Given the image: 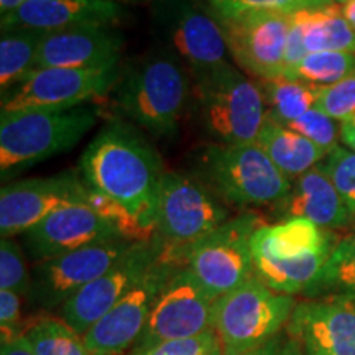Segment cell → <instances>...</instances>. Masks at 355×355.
Here are the masks:
<instances>
[{
  "mask_svg": "<svg viewBox=\"0 0 355 355\" xmlns=\"http://www.w3.org/2000/svg\"><path fill=\"white\" fill-rule=\"evenodd\" d=\"M87 188L121 202L157 235L165 168L141 128L123 119L104 123L79 159Z\"/></svg>",
  "mask_w": 355,
  "mask_h": 355,
  "instance_id": "obj_1",
  "label": "cell"
},
{
  "mask_svg": "<svg viewBox=\"0 0 355 355\" xmlns=\"http://www.w3.org/2000/svg\"><path fill=\"white\" fill-rule=\"evenodd\" d=\"M193 79L171 50L159 46L121 69L112 89L119 117L159 139H173L189 112Z\"/></svg>",
  "mask_w": 355,
  "mask_h": 355,
  "instance_id": "obj_2",
  "label": "cell"
},
{
  "mask_svg": "<svg viewBox=\"0 0 355 355\" xmlns=\"http://www.w3.org/2000/svg\"><path fill=\"white\" fill-rule=\"evenodd\" d=\"M188 115L209 144H254L266 121L259 84L225 63L193 76Z\"/></svg>",
  "mask_w": 355,
  "mask_h": 355,
  "instance_id": "obj_3",
  "label": "cell"
},
{
  "mask_svg": "<svg viewBox=\"0 0 355 355\" xmlns=\"http://www.w3.org/2000/svg\"><path fill=\"white\" fill-rule=\"evenodd\" d=\"M188 173L225 206L237 209L277 206L293 186L255 141L204 144L191 152Z\"/></svg>",
  "mask_w": 355,
  "mask_h": 355,
  "instance_id": "obj_4",
  "label": "cell"
},
{
  "mask_svg": "<svg viewBox=\"0 0 355 355\" xmlns=\"http://www.w3.org/2000/svg\"><path fill=\"white\" fill-rule=\"evenodd\" d=\"M0 114V176L3 181L69 152L99 121V109L94 104L68 110Z\"/></svg>",
  "mask_w": 355,
  "mask_h": 355,
  "instance_id": "obj_5",
  "label": "cell"
},
{
  "mask_svg": "<svg viewBox=\"0 0 355 355\" xmlns=\"http://www.w3.org/2000/svg\"><path fill=\"white\" fill-rule=\"evenodd\" d=\"M295 306L293 296L270 290L255 275L222 295L212 308L211 322L222 354L242 352L275 339L286 327Z\"/></svg>",
  "mask_w": 355,
  "mask_h": 355,
  "instance_id": "obj_6",
  "label": "cell"
},
{
  "mask_svg": "<svg viewBox=\"0 0 355 355\" xmlns=\"http://www.w3.org/2000/svg\"><path fill=\"white\" fill-rule=\"evenodd\" d=\"M265 222L254 211L230 217L191 245L171 248L212 298H220L254 277L252 237Z\"/></svg>",
  "mask_w": 355,
  "mask_h": 355,
  "instance_id": "obj_7",
  "label": "cell"
},
{
  "mask_svg": "<svg viewBox=\"0 0 355 355\" xmlns=\"http://www.w3.org/2000/svg\"><path fill=\"white\" fill-rule=\"evenodd\" d=\"M152 25L162 46L180 58L191 78L230 63L220 26L201 0H155Z\"/></svg>",
  "mask_w": 355,
  "mask_h": 355,
  "instance_id": "obj_8",
  "label": "cell"
},
{
  "mask_svg": "<svg viewBox=\"0 0 355 355\" xmlns=\"http://www.w3.org/2000/svg\"><path fill=\"white\" fill-rule=\"evenodd\" d=\"M121 66L35 69L24 81L2 92V112L68 110L92 104L112 92Z\"/></svg>",
  "mask_w": 355,
  "mask_h": 355,
  "instance_id": "obj_9",
  "label": "cell"
},
{
  "mask_svg": "<svg viewBox=\"0 0 355 355\" xmlns=\"http://www.w3.org/2000/svg\"><path fill=\"white\" fill-rule=\"evenodd\" d=\"M230 219V211L188 171H165L159 186L157 235L184 248Z\"/></svg>",
  "mask_w": 355,
  "mask_h": 355,
  "instance_id": "obj_10",
  "label": "cell"
},
{
  "mask_svg": "<svg viewBox=\"0 0 355 355\" xmlns=\"http://www.w3.org/2000/svg\"><path fill=\"white\" fill-rule=\"evenodd\" d=\"M181 263L183 261L178 260L166 245L165 254L148 273L83 336L89 352L92 355H123L135 347L144 334L157 296Z\"/></svg>",
  "mask_w": 355,
  "mask_h": 355,
  "instance_id": "obj_11",
  "label": "cell"
},
{
  "mask_svg": "<svg viewBox=\"0 0 355 355\" xmlns=\"http://www.w3.org/2000/svg\"><path fill=\"white\" fill-rule=\"evenodd\" d=\"M133 243L119 239L38 261L32 268V286L25 300L37 309H61L71 296L117 263Z\"/></svg>",
  "mask_w": 355,
  "mask_h": 355,
  "instance_id": "obj_12",
  "label": "cell"
},
{
  "mask_svg": "<svg viewBox=\"0 0 355 355\" xmlns=\"http://www.w3.org/2000/svg\"><path fill=\"white\" fill-rule=\"evenodd\" d=\"M165 250L166 243L158 235L153 241L135 242L117 263L61 306V319L84 336L148 273Z\"/></svg>",
  "mask_w": 355,
  "mask_h": 355,
  "instance_id": "obj_13",
  "label": "cell"
},
{
  "mask_svg": "<svg viewBox=\"0 0 355 355\" xmlns=\"http://www.w3.org/2000/svg\"><path fill=\"white\" fill-rule=\"evenodd\" d=\"M214 303L188 266L181 263L157 296L144 334L133 349L202 334L211 329Z\"/></svg>",
  "mask_w": 355,
  "mask_h": 355,
  "instance_id": "obj_14",
  "label": "cell"
},
{
  "mask_svg": "<svg viewBox=\"0 0 355 355\" xmlns=\"http://www.w3.org/2000/svg\"><path fill=\"white\" fill-rule=\"evenodd\" d=\"M216 20L224 35L229 56L239 69L259 78L260 81L282 78L285 74L290 15L252 12Z\"/></svg>",
  "mask_w": 355,
  "mask_h": 355,
  "instance_id": "obj_15",
  "label": "cell"
},
{
  "mask_svg": "<svg viewBox=\"0 0 355 355\" xmlns=\"http://www.w3.org/2000/svg\"><path fill=\"white\" fill-rule=\"evenodd\" d=\"M87 184L79 170L8 183L0 191V234L17 237L48 216L73 204H86Z\"/></svg>",
  "mask_w": 355,
  "mask_h": 355,
  "instance_id": "obj_16",
  "label": "cell"
},
{
  "mask_svg": "<svg viewBox=\"0 0 355 355\" xmlns=\"http://www.w3.org/2000/svg\"><path fill=\"white\" fill-rule=\"evenodd\" d=\"M119 239L122 237L112 225L87 204H73L58 209L20 235L26 257L35 263Z\"/></svg>",
  "mask_w": 355,
  "mask_h": 355,
  "instance_id": "obj_17",
  "label": "cell"
},
{
  "mask_svg": "<svg viewBox=\"0 0 355 355\" xmlns=\"http://www.w3.org/2000/svg\"><path fill=\"white\" fill-rule=\"evenodd\" d=\"M285 331L303 355H355V309L337 301H300Z\"/></svg>",
  "mask_w": 355,
  "mask_h": 355,
  "instance_id": "obj_18",
  "label": "cell"
},
{
  "mask_svg": "<svg viewBox=\"0 0 355 355\" xmlns=\"http://www.w3.org/2000/svg\"><path fill=\"white\" fill-rule=\"evenodd\" d=\"M125 38L115 26L87 25L44 33L37 69L119 64Z\"/></svg>",
  "mask_w": 355,
  "mask_h": 355,
  "instance_id": "obj_19",
  "label": "cell"
},
{
  "mask_svg": "<svg viewBox=\"0 0 355 355\" xmlns=\"http://www.w3.org/2000/svg\"><path fill=\"white\" fill-rule=\"evenodd\" d=\"M125 19L121 3L112 0H26L2 17L3 30L58 32L87 25L114 26Z\"/></svg>",
  "mask_w": 355,
  "mask_h": 355,
  "instance_id": "obj_20",
  "label": "cell"
},
{
  "mask_svg": "<svg viewBox=\"0 0 355 355\" xmlns=\"http://www.w3.org/2000/svg\"><path fill=\"white\" fill-rule=\"evenodd\" d=\"M273 209L282 220L303 217L327 230L344 229L355 222L352 212L319 165L296 178L288 196Z\"/></svg>",
  "mask_w": 355,
  "mask_h": 355,
  "instance_id": "obj_21",
  "label": "cell"
},
{
  "mask_svg": "<svg viewBox=\"0 0 355 355\" xmlns=\"http://www.w3.org/2000/svg\"><path fill=\"white\" fill-rule=\"evenodd\" d=\"M339 239L332 230L322 229L303 217H293L268 225L263 224L252 237V255L275 260H298L332 250Z\"/></svg>",
  "mask_w": 355,
  "mask_h": 355,
  "instance_id": "obj_22",
  "label": "cell"
},
{
  "mask_svg": "<svg viewBox=\"0 0 355 355\" xmlns=\"http://www.w3.org/2000/svg\"><path fill=\"white\" fill-rule=\"evenodd\" d=\"M255 144L290 180H296L306 171L313 170L329 153L301 133L275 122L268 115Z\"/></svg>",
  "mask_w": 355,
  "mask_h": 355,
  "instance_id": "obj_23",
  "label": "cell"
},
{
  "mask_svg": "<svg viewBox=\"0 0 355 355\" xmlns=\"http://www.w3.org/2000/svg\"><path fill=\"white\" fill-rule=\"evenodd\" d=\"M331 252L324 250L298 260H275L263 255H252L254 273L270 290L279 295H304L318 279Z\"/></svg>",
  "mask_w": 355,
  "mask_h": 355,
  "instance_id": "obj_24",
  "label": "cell"
},
{
  "mask_svg": "<svg viewBox=\"0 0 355 355\" xmlns=\"http://www.w3.org/2000/svg\"><path fill=\"white\" fill-rule=\"evenodd\" d=\"M303 26L304 48L314 51L355 53V30L345 20L340 6L306 8L296 12Z\"/></svg>",
  "mask_w": 355,
  "mask_h": 355,
  "instance_id": "obj_25",
  "label": "cell"
},
{
  "mask_svg": "<svg viewBox=\"0 0 355 355\" xmlns=\"http://www.w3.org/2000/svg\"><path fill=\"white\" fill-rule=\"evenodd\" d=\"M304 296L308 300H343L355 296V234L337 241L318 279Z\"/></svg>",
  "mask_w": 355,
  "mask_h": 355,
  "instance_id": "obj_26",
  "label": "cell"
},
{
  "mask_svg": "<svg viewBox=\"0 0 355 355\" xmlns=\"http://www.w3.org/2000/svg\"><path fill=\"white\" fill-rule=\"evenodd\" d=\"M263 94L266 115L275 122L288 125L316 105L321 87L286 78L263 79L259 83Z\"/></svg>",
  "mask_w": 355,
  "mask_h": 355,
  "instance_id": "obj_27",
  "label": "cell"
},
{
  "mask_svg": "<svg viewBox=\"0 0 355 355\" xmlns=\"http://www.w3.org/2000/svg\"><path fill=\"white\" fill-rule=\"evenodd\" d=\"M43 32L37 30H3L0 38V91L24 81L37 69Z\"/></svg>",
  "mask_w": 355,
  "mask_h": 355,
  "instance_id": "obj_28",
  "label": "cell"
},
{
  "mask_svg": "<svg viewBox=\"0 0 355 355\" xmlns=\"http://www.w3.org/2000/svg\"><path fill=\"white\" fill-rule=\"evenodd\" d=\"M355 71V53L314 51L285 69L283 78L327 87L343 81Z\"/></svg>",
  "mask_w": 355,
  "mask_h": 355,
  "instance_id": "obj_29",
  "label": "cell"
},
{
  "mask_svg": "<svg viewBox=\"0 0 355 355\" xmlns=\"http://www.w3.org/2000/svg\"><path fill=\"white\" fill-rule=\"evenodd\" d=\"M35 355H92L73 327L63 319L38 318L30 321L21 336Z\"/></svg>",
  "mask_w": 355,
  "mask_h": 355,
  "instance_id": "obj_30",
  "label": "cell"
},
{
  "mask_svg": "<svg viewBox=\"0 0 355 355\" xmlns=\"http://www.w3.org/2000/svg\"><path fill=\"white\" fill-rule=\"evenodd\" d=\"M86 204L96 214H99L105 222H109L123 241L148 242L157 237L127 207H123L121 202L114 201L112 198L105 196V194H101L94 189L87 188Z\"/></svg>",
  "mask_w": 355,
  "mask_h": 355,
  "instance_id": "obj_31",
  "label": "cell"
},
{
  "mask_svg": "<svg viewBox=\"0 0 355 355\" xmlns=\"http://www.w3.org/2000/svg\"><path fill=\"white\" fill-rule=\"evenodd\" d=\"M216 19L245 15L252 12H277L291 15L306 8L332 6L327 0H201Z\"/></svg>",
  "mask_w": 355,
  "mask_h": 355,
  "instance_id": "obj_32",
  "label": "cell"
},
{
  "mask_svg": "<svg viewBox=\"0 0 355 355\" xmlns=\"http://www.w3.org/2000/svg\"><path fill=\"white\" fill-rule=\"evenodd\" d=\"M32 286V272L25 261V250L15 239L0 241V290L19 293L26 298Z\"/></svg>",
  "mask_w": 355,
  "mask_h": 355,
  "instance_id": "obj_33",
  "label": "cell"
},
{
  "mask_svg": "<svg viewBox=\"0 0 355 355\" xmlns=\"http://www.w3.org/2000/svg\"><path fill=\"white\" fill-rule=\"evenodd\" d=\"M355 217V152L337 145L319 163Z\"/></svg>",
  "mask_w": 355,
  "mask_h": 355,
  "instance_id": "obj_34",
  "label": "cell"
},
{
  "mask_svg": "<svg viewBox=\"0 0 355 355\" xmlns=\"http://www.w3.org/2000/svg\"><path fill=\"white\" fill-rule=\"evenodd\" d=\"M314 109L340 123L355 117V71L343 81L321 87Z\"/></svg>",
  "mask_w": 355,
  "mask_h": 355,
  "instance_id": "obj_35",
  "label": "cell"
},
{
  "mask_svg": "<svg viewBox=\"0 0 355 355\" xmlns=\"http://www.w3.org/2000/svg\"><path fill=\"white\" fill-rule=\"evenodd\" d=\"M285 127L301 133L326 152L336 148L337 139H340V125L337 121L318 109L308 110L304 115H301L300 119L290 122Z\"/></svg>",
  "mask_w": 355,
  "mask_h": 355,
  "instance_id": "obj_36",
  "label": "cell"
},
{
  "mask_svg": "<svg viewBox=\"0 0 355 355\" xmlns=\"http://www.w3.org/2000/svg\"><path fill=\"white\" fill-rule=\"evenodd\" d=\"M222 350L216 331L207 329L202 334L188 337V339L166 340L150 347L132 349L128 355H212Z\"/></svg>",
  "mask_w": 355,
  "mask_h": 355,
  "instance_id": "obj_37",
  "label": "cell"
},
{
  "mask_svg": "<svg viewBox=\"0 0 355 355\" xmlns=\"http://www.w3.org/2000/svg\"><path fill=\"white\" fill-rule=\"evenodd\" d=\"M21 298L19 293L0 290V331L2 344L13 343L25 334L30 321H21Z\"/></svg>",
  "mask_w": 355,
  "mask_h": 355,
  "instance_id": "obj_38",
  "label": "cell"
},
{
  "mask_svg": "<svg viewBox=\"0 0 355 355\" xmlns=\"http://www.w3.org/2000/svg\"><path fill=\"white\" fill-rule=\"evenodd\" d=\"M283 339L282 336H277L275 339L268 340L266 344H261L259 347L248 349V350H242V352H232V354H222V355H278L279 349L283 347Z\"/></svg>",
  "mask_w": 355,
  "mask_h": 355,
  "instance_id": "obj_39",
  "label": "cell"
},
{
  "mask_svg": "<svg viewBox=\"0 0 355 355\" xmlns=\"http://www.w3.org/2000/svg\"><path fill=\"white\" fill-rule=\"evenodd\" d=\"M0 355H35V352L24 337H19L13 343L0 345Z\"/></svg>",
  "mask_w": 355,
  "mask_h": 355,
  "instance_id": "obj_40",
  "label": "cell"
},
{
  "mask_svg": "<svg viewBox=\"0 0 355 355\" xmlns=\"http://www.w3.org/2000/svg\"><path fill=\"white\" fill-rule=\"evenodd\" d=\"M340 141L355 152V117L340 123Z\"/></svg>",
  "mask_w": 355,
  "mask_h": 355,
  "instance_id": "obj_41",
  "label": "cell"
},
{
  "mask_svg": "<svg viewBox=\"0 0 355 355\" xmlns=\"http://www.w3.org/2000/svg\"><path fill=\"white\" fill-rule=\"evenodd\" d=\"M278 355H303V352H301L300 344L296 340L285 337V343H283V347L279 349Z\"/></svg>",
  "mask_w": 355,
  "mask_h": 355,
  "instance_id": "obj_42",
  "label": "cell"
},
{
  "mask_svg": "<svg viewBox=\"0 0 355 355\" xmlns=\"http://www.w3.org/2000/svg\"><path fill=\"white\" fill-rule=\"evenodd\" d=\"M26 0H0V13L3 15H8V13L15 12L17 8H20Z\"/></svg>",
  "mask_w": 355,
  "mask_h": 355,
  "instance_id": "obj_43",
  "label": "cell"
},
{
  "mask_svg": "<svg viewBox=\"0 0 355 355\" xmlns=\"http://www.w3.org/2000/svg\"><path fill=\"white\" fill-rule=\"evenodd\" d=\"M340 10H343V15L345 17V20H347L350 26L355 30V0H350V2L340 6Z\"/></svg>",
  "mask_w": 355,
  "mask_h": 355,
  "instance_id": "obj_44",
  "label": "cell"
},
{
  "mask_svg": "<svg viewBox=\"0 0 355 355\" xmlns=\"http://www.w3.org/2000/svg\"><path fill=\"white\" fill-rule=\"evenodd\" d=\"M329 301H337V303H343L349 308L355 309V296H349V298H343V300H329Z\"/></svg>",
  "mask_w": 355,
  "mask_h": 355,
  "instance_id": "obj_45",
  "label": "cell"
},
{
  "mask_svg": "<svg viewBox=\"0 0 355 355\" xmlns=\"http://www.w3.org/2000/svg\"><path fill=\"white\" fill-rule=\"evenodd\" d=\"M112 2H117V3H140V2H150V0H112ZM155 2V0H152Z\"/></svg>",
  "mask_w": 355,
  "mask_h": 355,
  "instance_id": "obj_46",
  "label": "cell"
},
{
  "mask_svg": "<svg viewBox=\"0 0 355 355\" xmlns=\"http://www.w3.org/2000/svg\"><path fill=\"white\" fill-rule=\"evenodd\" d=\"M327 2L332 3V6H344V3L350 2V0H327Z\"/></svg>",
  "mask_w": 355,
  "mask_h": 355,
  "instance_id": "obj_47",
  "label": "cell"
},
{
  "mask_svg": "<svg viewBox=\"0 0 355 355\" xmlns=\"http://www.w3.org/2000/svg\"><path fill=\"white\" fill-rule=\"evenodd\" d=\"M212 355H222V350H217V352H214Z\"/></svg>",
  "mask_w": 355,
  "mask_h": 355,
  "instance_id": "obj_48",
  "label": "cell"
}]
</instances>
